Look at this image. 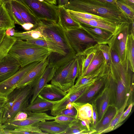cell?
I'll return each mask as SVG.
<instances>
[{"label":"cell","mask_w":134,"mask_h":134,"mask_svg":"<svg viewBox=\"0 0 134 134\" xmlns=\"http://www.w3.org/2000/svg\"><path fill=\"white\" fill-rule=\"evenodd\" d=\"M58 7H64L68 3L69 0H56Z\"/></svg>","instance_id":"51"},{"label":"cell","mask_w":134,"mask_h":134,"mask_svg":"<svg viewBox=\"0 0 134 134\" xmlns=\"http://www.w3.org/2000/svg\"><path fill=\"white\" fill-rule=\"evenodd\" d=\"M67 94L60 88L52 84H47L39 94L43 98L52 101L60 100Z\"/></svg>","instance_id":"24"},{"label":"cell","mask_w":134,"mask_h":134,"mask_svg":"<svg viewBox=\"0 0 134 134\" xmlns=\"http://www.w3.org/2000/svg\"><path fill=\"white\" fill-rule=\"evenodd\" d=\"M72 103L76 111V119L84 122L88 131L93 130L94 129L90 127L91 125L93 128V109L92 104L89 103H83L75 102Z\"/></svg>","instance_id":"15"},{"label":"cell","mask_w":134,"mask_h":134,"mask_svg":"<svg viewBox=\"0 0 134 134\" xmlns=\"http://www.w3.org/2000/svg\"><path fill=\"white\" fill-rule=\"evenodd\" d=\"M32 87L30 85L15 88L7 97L2 110V124L11 122L19 112L23 111L29 105L32 95Z\"/></svg>","instance_id":"4"},{"label":"cell","mask_w":134,"mask_h":134,"mask_svg":"<svg viewBox=\"0 0 134 134\" xmlns=\"http://www.w3.org/2000/svg\"><path fill=\"white\" fill-rule=\"evenodd\" d=\"M90 103L92 104V106L93 128L94 129L98 123L97 113L95 104L93 102H91Z\"/></svg>","instance_id":"46"},{"label":"cell","mask_w":134,"mask_h":134,"mask_svg":"<svg viewBox=\"0 0 134 134\" xmlns=\"http://www.w3.org/2000/svg\"><path fill=\"white\" fill-rule=\"evenodd\" d=\"M38 26L48 41L57 44L68 54L75 55L67 38L65 30L57 23L39 20Z\"/></svg>","instance_id":"6"},{"label":"cell","mask_w":134,"mask_h":134,"mask_svg":"<svg viewBox=\"0 0 134 134\" xmlns=\"http://www.w3.org/2000/svg\"><path fill=\"white\" fill-rule=\"evenodd\" d=\"M52 53L47 48L29 44L25 41L16 39L8 54L15 59L21 67H23L35 62L45 60Z\"/></svg>","instance_id":"3"},{"label":"cell","mask_w":134,"mask_h":134,"mask_svg":"<svg viewBox=\"0 0 134 134\" xmlns=\"http://www.w3.org/2000/svg\"><path fill=\"white\" fill-rule=\"evenodd\" d=\"M5 35L8 36H13L15 33V30L14 28H10L5 31Z\"/></svg>","instance_id":"52"},{"label":"cell","mask_w":134,"mask_h":134,"mask_svg":"<svg viewBox=\"0 0 134 134\" xmlns=\"http://www.w3.org/2000/svg\"><path fill=\"white\" fill-rule=\"evenodd\" d=\"M4 127L2 125H0V134H4Z\"/></svg>","instance_id":"58"},{"label":"cell","mask_w":134,"mask_h":134,"mask_svg":"<svg viewBox=\"0 0 134 134\" xmlns=\"http://www.w3.org/2000/svg\"><path fill=\"white\" fill-rule=\"evenodd\" d=\"M20 67L18 61L8 54L0 60V82L12 76Z\"/></svg>","instance_id":"16"},{"label":"cell","mask_w":134,"mask_h":134,"mask_svg":"<svg viewBox=\"0 0 134 134\" xmlns=\"http://www.w3.org/2000/svg\"><path fill=\"white\" fill-rule=\"evenodd\" d=\"M91 102H93L96 105L98 114V123L102 120L109 106H115V91L114 84L109 71L105 75L104 86Z\"/></svg>","instance_id":"5"},{"label":"cell","mask_w":134,"mask_h":134,"mask_svg":"<svg viewBox=\"0 0 134 134\" xmlns=\"http://www.w3.org/2000/svg\"><path fill=\"white\" fill-rule=\"evenodd\" d=\"M99 44H97L79 54L76 55L78 58L80 69L79 76H82L86 71L97 51Z\"/></svg>","instance_id":"22"},{"label":"cell","mask_w":134,"mask_h":134,"mask_svg":"<svg viewBox=\"0 0 134 134\" xmlns=\"http://www.w3.org/2000/svg\"><path fill=\"white\" fill-rule=\"evenodd\" d=\"M73 107L72 103H69L66 105V109H71Z\"/></svg>","instance_id":"57"},{"label":"cell","mask_w":134,"mask_h":134,"mask_svg":"<svg viewBox=\"0 0 134 134\" xmlns=\"http://www.w3.org/2000/svg\"><path fill=\"white\" fill-rule=\"evenodd\" d=\"M44 1L50 4L55 5H56L57 4L56 0H44Z\"/></svg>","instance_id":"56"},{"label":"cell","mask_w":134,"mask_h":134,"mask_svg":"<svg viewBox=\"0 0 134 134\" xmlns=\"http://www.w3.org/2000/svg\"><path fill=\"white\" fill-rule=\"evenodd\" d=\"M15 22L8 13L3 2L0 5V30L5 31L15 27Z\"/></svg>","instance_id":"33"},{"label":"cell","mask_w":134,"mask_h":134,"mask_svg":"<svg viewBox=\"0 0 134 134\" xmlns=\"http://www.w3.org/2000/svg\"><path fill=\"white\" fill-rule=\"evenodd\" d=\"M127 67L134 72V34L130 33L127 38L125 52Z\"/></svg>","instance_id":"32"},{"label":"cell","mask_w":134,"mask_h":134,"mask_svg":"<svg viewBox=\"0 0 134 134\" xmlns=\"http://www.w3.org/2000/svg\"><path fill=\"white\" fill-rule=\"evenodd\" d=\"M25 41L29 44L37 45L48 48L52 51L53 53L59 55L62 57L75 55L68 54L61 47L55 43L50 41L37 40Z\"/></svg>","instance_id":"30"},{"label":"cell","mask_w":134,"mask_h":134,"mask_svg":"<svg viewBox=\"0 0 134 134\" xmlns=\"http://www.w3.org/2000/svg\"><path fill=\"white\" fill-rule=\"evenodd\" d=\"M36 125L42 132L52 134H65L69 126L68 125L61 124L54 121L40 122Z\"/></svg>","instance_id":"25"},{"label":"cell","mask_w":134,"mask_h":134,"mask_svg":"<svg viewBox=\"0 0 134 134\" xmlns=\"http://www.w3.org/2000/svg\"><path fill=\"white\" fill-rule=\"evenodd\" d=\"M20 15L25 23L33 24L36 28L39 25V20L28 8L19 0H9Z\"/></svg>","instance_id":"21"},{"label":"cell","mask_w":134,"mask_h":134,"mask_svg":"<svg viewBox=\"0 0 134 134\" xmlns=\"http://www.w3.org/2000/svg\"><path fill=\"white\" fill-rule=\"evenodd\" d=\"M28 117L25 119L15 121L3 124L4 129L8 130H13L18 127L29 125L35 126L38 122L47 120H54L55 116H50L46 113H32L27 114Z\"/></svg>","instance_id":"12"},{"label":"cell","mask_w":134,"mask_h":134,"mask_svg":"<svg viewBox=\"0 0 134 134\" xmlns=\"http://www.w3.org/2000/svg\"><path fill=\"white\" fill-rule=\"evenodd\" d=\"M134 7V0H118Z\"/></svg>","instance_id":"54"},{"label":"cell","mask_w":134,"mask_h":134,"mask_svg":"<svg viewBox=\"0 0 134 134\" xmlns=\"http://www.w3.org/2000/svg\"><path fill=\"white\" fill-rule=\"evenodd\" d=\"M76 114V110L74 107L71 109H65L60 112L58 115H64L71 116H75Z\"/></svg>","instance_id":"47"},{"label":"cell","mask_w":134,"mask_h":134,"mask_svg":"<svg viewBox=\"0 0 134 134\" xmlns=\"http://www.w3.org/2000/svg\"><path fill=\"white\" fill-rule=\"evenodd\" d=\"M67 10L70 15H74L88 20H94L103 21L113 24L111 23L107 19L89 13L76 12Z\"/></svg>","instance_id":"39"},{"label":"cell","mask_w":134,"mask_h":134,"mask_svg":"<svg viewBox=\"0 0 134 134\" xmlns=\"http://www.w3.org/2000/svg\"><path fill=\"white\" fill-rule=\"evenodd\" d=\"M39 62L30 64L19 70L12 76L0 82V96L6 97L15 88L16 85Z\"/></svg>","instance_id":"10"},{"label":"cell","mask_w":134,"mask_h":134,"mask_svg":"<svg viewBox=\"0 0 134 134\" xmlns=\"http://www.w3.org/2000/svg\"><path fill=\"white\" fill-rule=\"evenodd\" d=\"M54 121L59 124L69 125L72 122L76 121L75 116H71L64 115H59L55 116Z\"/></svg>","instance_id":"43"},{"label":"cell","mask_w":134,"mask_h":134,"mask_svg":"<svg viewBox=\"0 0 134 134\" xmlns=\"http://www.w3.org/2000/svg\"><path fill=\"white\" fill-rule=\"evenodd\" d=\"M5 31L0 30V44L3 41L5 35Z\"/></svg>","instance_id":"55"},{"label":"cell","mask_w":134,"mask_h":134,"mask_svg":"<svg viewBox=\"0 0 134 134\" xmlns=\"http://www.w3.org/2000/svg\"><path fill=\"white\" fill-rule=\"evenodd\" d=\"M49 61V57L45 60L40 62L30 70L16 85V88L27 85H33L42 75Z\"/></svg>","instance_id":"14"},{"label":"cell","mask_w":134,"mask_h":134,"mask_svg":"<svg viewBox=\"0 0 134 134\" xmlns=\"http://www.w3.org/2000/svg\"><path fill=\"white\" fill-rule=\"evenodd\" d=\"M27 114L25 112L21 111L18 112L11 121H21L26 119L28 117Z\"/></svg>","instance_id":"48"},{"label":"cell","mask_w":134,"mask_h":134,"mask_svg":"<svg viewBox=\"0 0 134 134\" xmlns=\"http://www.w3.org/2000/svg\"><path fill=\"white\" fill-rule=\"evenodd\" d=\"M118 110L115 106H109L102 120L97 123L94 129L96 131L95 134H101L103 131L107 129L117 113Z\"/></svg>","instance_id":"27"},{"label":"cell","mask_w":134,"mask_h":134,"mask_svg":"<svg viewBox=\"0 0 134 134\" xmlns=\"http://www.w3.org/2000/svg\"><path fill=\"white\" fill-rule=\"evenodd\" d=\"M99 48L102 53L107 65L109 66L111 64L110 47L107 44H100Z\"/></svg>","instance_id":"42"},{"label":"cell","mask_w":134,"mask_h":134,"mask_svg":"<svg viewBox=\"0 0 134 134\" xmlns=\"http://www.w3.org/2000/svg\"><path fill=\"white\" fill-rule=\"evenodd\" d=\"M109 67L105 61L97 69L88 75L84 76H79L75 83L68 91L70 94L82 88L87 83L96 81L107 74Z\"/></svg>","instance_id":"13"},{"label":"cell","mask_w":134,"mask_h":134,"mask_svg":"<svg viewBox=\"0 0 134 134\" xmlns=\"http://www.w3.org/2000/svg\"><path fill=\"white\" fill-rule=\"evenodd\" d=\"M58 66L57 62H50L49 60L43 73L32 86V95L30 103L34 101L44 87L51 81Z\"/></svg>","instance_id":"11"},{"label":"cell","mask_w":134,"mask_h":134,"mask_svg":"<svg viewBox=\"0 0 134 134\" xmlns=\"http://www.w3.org/2000/svg\"><path fill=\"white\" fill-rule=\"evenodd\" d=\"M130 97H129L127 98L123 105L118 110L117 113L111 122L108 127L103 131L101 134L107 133L114 130L115 126L117 124L119 119L124 112L125 108L131 102L130 100Z\"/></svg>","instance_id":"38"},{"label":"cell","mask_w":134,"mask_h":134,"mask_svg":"<svg viewBox=\"0 0 134 134\" xmlns=\"http://www.w3.org/2000/svg\"><path fill=\"white\" fill-rule=\"evenodd\" d=\"M107 74L98 80L90 89L75 102L83 103H90L97 95L104 86Z\"/></svg>","instance_id":"26"},{"label":"cell","mask_w":134,"mask_h":134,"mask_svg":"<svg viewBox=\"0 0 134 134\" xmlns=\"http://www.w3.org/2000/svg\"><path fill=\"white\" fill-rule=\"evenodd\" d=\"M89 88V86H86L72 94H70L67 93L64 98L59 102L54 105L51 110V114L54 116L58 115L60 112L66 109V106L68 103L75 102Z\"/></svg>","instance_id":"19"},{"label":"cell","mask_w":134,"mask_h":134,"mask_svg":"<svg viewBox=\"0 0 134 134\" xmlns=\"http://www.w3.org/2000/svg\"><path fill=\"white\" fill-rule=\"evenodd\" d=\"M65 31L68 41L75 53V56L97 44L81 26L65 30Z\"/></svg>","instance_id":"8"},{"label":"cell","mask_w":134,"mask_h":134,"mask_svg":"<svg viewBox=\"0 0 134 134\" xmlns=\"http://www.w3.org/2000/svg\"><path fill=\"white\" fill-rule=\"evenodd\" d=\"M9 130L12 131H26L31 132L33 134H47L46 133L42 132L36 125H29L20 126L13 130Z\"/></svg>","instance_id":"41"},{"label":"cell","mask_w":134,"mask_h":134,"mask_svg":"<svg viewBox=\"0 0 134 134\" xmlns=\"http://www.w3.org/2000/svg\"><path fill=\"white\" fill-rule=\"evenodd\" d=\"M7 97L0 96V110H2L3 108L6 103Z\"/></svg>","instance_id":"50"},{"label":"cell","mask_w":134,"mask_h":134,"mask_svg":"<svg viewBox=\"0 0 134 134\" xmlns=\"http://www.w3.org/2000/svg\"><path fill=\"white\" fill-rule=\"evenodd\" d=\"M2 110H0V125H3L2 122Z\"/></svg>","instance_id":"59"},{"label":"cell","mask_w":134,"mask_h":134,"mask_svg":"<svg viewBox=\"0 0 134 134\" xmlns=\"http://www.w3.org/2000/svg\"><path fill=\"white\" fill-rule=\"evenodd\" d=\"M21 26L25 30L27 31L36 28L33 24L30 23H25Z\"/></svg>","instance_id":"49"},{"label":"cell","mask_w":134,"mask_h":134,"mask_svg":"<svg viewBox=\"0 0 134 134\" xmlns=\"http://www.w3.org/2000/svg\"><path fill=\"white\" fill-rule=\"evenodd\" d=\"M30 10L39 20L58 23L57 5L45 1L38 0H19Z\"/></svg>","instance_id":"7"},{"label":"cell","mask_w":134,"mask_h":134,"mask_svg":"<svg viewBox=\"0 0 134 134\" xmlns=\"http://www.w3.org/2000/svg\"><path fill=\"white\" fill-rule=\"evenodd\" d=\"M96 131L94 129L91 131L83 128L78 120L73 121L69 125L65 134H80L95 133Z\"/></svg>","instance_id":"35"},{"label":"cell","mask_w":134,"mask_h":134,"mask_svg":"<svg viewBox=\"0 0 134 134\" xmlns=\"http://www.w3.org/2000/svg\"><path fill=\"white\" fill-rule=\"evenodd\" d=\"M4 2L2 0H0V5L1 4Z\"/></svg>","instance_id":"60"},{"label":"cell","mask_w":134,"mask_h":134,"mask_svg":"<svg viewBox=\"0 0 134 134\" xmlns=\"http://www.w3.org/2000/svg\"><path fill=\"white\" fill-rule=\"evenodd\" d=\"M75 58L61 63L58 65L51 81V84L62 89L72 66Z\"/></svg>","instance_id":"20"},{"label":"cell","mask_w":134,"mask_h":134,"mask_svg":"<svg viewBox=\"0 0 134 134\" xmlns=\"http://www.w3.org/2000/svg\"><path fill=\"white\" fill-rule=\"evenodd\" d=\"M64 7L67 10L91 14L104 18L119 26L130 20L116 5L95 0H69Z\"/></svg>","instance_id":"1"},{"label":"cell","mask_w":134,"mask_h":134,"mask_svg":"<svg viewBox=\"0 0 134 134\" xmlns=\"http://www.w3.org/2000/svg\"><path fill=\"white\" fill-rule=\"evenodd\" d=\"M17 39L25 41L41 40L48 41L42 32L40 27L36 28L29 31L23 32H15L13 36Z\"/></svg>","instance_id":"29"},{"label":"cell","mask_w":134,"mask_h":134,"mask_svg":"<svg viewBox=\"0 0 134 134\" xmlns=\"http://www.w3.org/2000/svg\"><path fill=\"white\" fill-rule=\"evenodd\" d=\"M116 5L131 22L134 21V7L118 0Z\"/></svg>","instance_id":"40"},{"label":"cell","mask_w":134,"mask_h":134,"mask_svg":"<svg viewBox=\"0 0 134 134\" xmlns=\"http://www.w3.org/2000/svg\"><path fill=\"white\" fill-rule=\"evenodd\" d=\"M3 2H4L5 0H2Z\"/></svg>","instance_id":"62"},{"label":"cell","mask_w":134,"mask_h":134,"mask_svg":"<svg viewBox=\"0 0 134 134\" xmlns=\"http://www.w3.org/2000/svg\"><path fill=\"white\" fill-rule=\"evenodd\" d=\"M134 105L133 102H131L128 106L126 110L124 112L117 124L115 126L114 130L120 126L122 124L121 123L126 118L131 112L132 108Z\"/></svg>","instance_id":"44"},{"label":"cell","mask_w":134,"mask_h":134,"mask_svg":"<svg viewBox=\"0 0 134 134\" xmlns=\"http://www.w3.org/2000/svg\"><path fill=\"white\" fill-rule=\"evenodd\" d=\"M131 23H124L120 25L107 44L110 48L116 51L121 64L126 67V46L128 36L130 33Z\"/></svg>","instance_id":"9"},{"label":"cell","mask_w":134,"mask_h":134,"mask_svg":"<svg viewBox=\"0 0 134 134\" xmlns=\"http://www.w3.org/2000/svg\"><path fill=\"white\" fill-rule=\"evenodd\" d=\"M39 0V1H44V0Z\"/></svg>","instance_id":"61"},{"label":"cell","mask_w":134,"mask_h":134,"mask_svg":"<svg viewBox=\"0 0 134 134\" xmlns=\"http://www.w3.org/2000/svg\"><path fill=\"white\" fill-rule=\"evenodd\" d=\"M58 18V23L64 30L80 27L79 23L74 20L64 7H58L57 11Z\"/></svg>","instance_id":"23"},{"label":"cell","mask_w":134,"mask_h":134,"mask_svg":"<svg viewBox=\"0 0 134 134\" xmlns=\"http://www.w3.org/2000/svg\"><path fill=\"white\" fill-rule=\"evenodd\" d=\"M16 40V38L13 36L5 35L0 44V60L8 54L10 49Z\"/></svg>","instance_id":"36"},{"label":"cell","mask_w":134,"mask_h":134,"mask_svg":"<svg viewBox=\"0 0 134 134\" xmlns=\"http://www.w3.org/2000/svg\"><path fill=\"white\" fill-rule=\"evenodd\" d=\"M109 72L114 82L115 91V107L119 110L133 91L134 72L121 63L111 64Z\"/></svg>","instance_id":"2"},{"label":"cell","mask_w":134,"mask_h":134,"mask_svg":"<svg viewBox=\"0 0 134 134\" xmlns=\"http://www.w3.org/2000/svg\"><path fill=\"white\" fill-rule=\"evenodd\" d=\"M105 61L102 53L99 48L85 72L82 76H85L92 73L99 68Z\"/></svg>","instance_id":"34"},{"label":"cell","mask_w":134,"mask_h":134,"mask_svg":"<svg viewBox=\"0 0 134 134\" xmlns=\"http://www.w3.org/2000/svg\"><path fill=\"white\" fill-rule=\"evenodd\" d=\"M79 24L80 26L99 44H107L113 34L102 28L83 23Z\"/></svg>","instance_id":"17"},{"label":"cell","mask_w":134,"mask_h":134,"mask_svg":"<svg viewBox=\"0 0 134 134\" xmlns=\"http://www.w3.org/2000/svg\"><path fill=\"white\" fill-rule=\"evenodd\" d=\"M110 48V58L111 64H118L121 63L119 56L115 50Z\"/></svg>","instance_id":"45"},{"label":"cell","mask_w":134,"mask_h":134,"mask_svg":"<svg viewBox=\"0 0 134 134\" xmlns=\"http://www.w3.org/2000/svg\"><path fill=\"white\" fill-rule=\"evenodd\" d=\"M60 100L52 101L47 99L38 94L34 101L30 103L23 110L27 114L30 113H42L51 110L53 106Z\"/></svg>","instance_id":"18"},{"label":"cell","mask_w":134,"mask_h":134,"mask_svg":"<svg viewBox=\"0 0 134 134\" xmlns=\"http://www.w3.org/2000/svg\"><path fill=\"white\" fill-rule=\"evenodd\" d=\"M100 2L116 5L117 0H95Z\"/></svg>","instance_id":"53"},{"label":"cell","mask_w":134,"mask_h":134,"mask_svg":"<svg viewBox=\"0 0 134 134\" xmlns=\"http://www.w3.org/2000/svg\"><path fill=\"white\" fill-rule=\"evenodd\" d=\"M75 21L79 23H83L89 25L102 28L109 31L113 34L115 31L119 26L110 24L106 22L94 20H88L76 16L70 15Z\"/></svg>","instance_id":"28"},{"label":"cell","mask_w":134,"mask_h":134,"mask_svg":"<svg viewBox=\"0 0 134 134\" xmlns=\"http://www.w3.org/2000/svg\"><path fill=\"white\" fill-rule=\"evenodd\" d=\"M80 69L78 60L76 57L69 74L63 83L62 89L67 93L74 84L75 80L80 75Z\"/></svg>","instance_id":"31"},{"label":"cell","mask_w":134,"mask_h":134,"mask_svg":"<svg viewBox=\"0 0 134 134\" xmlns=\"http://www.w3.org/2000/svg\"><path fill=\"white\" fill-rule=\"evenodd\" d=\"M5 7L15 23L21 26L25 23L21 16L9 0L4 1Z\"/></svg>","instance_id":"37"}]
</instances>
